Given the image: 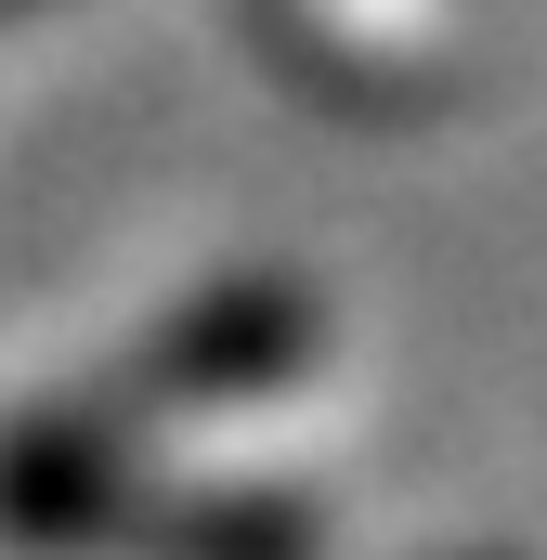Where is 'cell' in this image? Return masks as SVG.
Returning a JSON list of instances; mask_svg holds the SVG:
<instances>
[{"label":"cell","instance_id":"6da1fadb","mask_svg":"<svg viewBox=\"0 0 547 560\" xmlns=\"http://www.w3.org/2000/svg\"><path fill=\"white\" fill-rule=\"evenodd\" d=\"M300 352H313V300H300L287 275H235V287H209V300H183L131 365L92 392V418H105V430L209 418V405L287 392V378H300Z\"/></svg>","mask_w":547,"mask_h":560},{"label":"cell","instance_id":"7a4b0ae2","mask_svg":"<svg viewBox=\"0 0 547 560\" xmlns=\"http://www.w3.org/2000/svg\"><path fill=\"white\" fill-rule=\"evenodd\" d=\"M118 443H131V430H105L92 405L0 430V535H26V548H92L105 495L131 482V456H118Z\"/></svg>","mask_w":547,"mask_h":560},{"label":"cell","instance_id":"3957f363","mask_svg":"<svg viewBox=\"0 0 547 560\" xmlns=\"http://www.w3.org/2000/svg\"><path fill=\"white\" fill-rule=\"evenodd\" d=\"M92 548L105 560H313V522L287 495H156V482H118Z\"/></svg>","mask_w":547,"mask_h":560}]
</instances>
